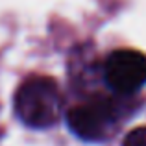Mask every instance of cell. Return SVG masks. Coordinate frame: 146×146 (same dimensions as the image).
<instances>
[{
	"label": "cell",
	"mask_w": 146,
	"mask_h": 146,
	"mask_svg": "<svg viewBox=\"0 0 146 146\" xmlns=\"http://www.w3.org/2000/svg\"><path fill=\"white\" fill-rule=\"evenodd\" d=\"M13 107L17 118L24 126L33 129H48L59 122L63 98L52 78L30 76L15 93Z\"/></svg>",
	"instance_id": "obj_1"
},
{
	"label": "cell",
	"mask_w": 146,
	"mask_h": 146,
	"mask_svg": "<svg viewBox=\"0 0 146 146\" xmlns=\"http://www.w3.org/2000/svg\"><path fill=\"white\" fill-rule=\"evenodd\" d=\"M120 104L109 96H94L67 113V124L76 137L89 143L106 141L120 120Z\"/></svg>",
	"instance_id": "obj_2"
},
{
	"label": "cell",
	"mask_w": 146,
	"mask_h": 146,
	"mask_svg": "<svg viewBox=\"0 0 146 146\" xmlns=\"http://www.w3.org/2000/svg\"><path fill=\"white\" fill-rule=\"evenodd\" d=\"M104 78L120 96L135 94L146 85V56L137 50H115L104 65Z\"/></svg>",
	"instance_id": "obj_3"
},
{
	"label": "cell",
	"mask_w": 146,
	"mask_h": 146,
	"mask_svg": "<svg viewBox=\"0 0 146 146\" xmlns=\"http://www.w3.org/2000/svg\"><path fill=\"white\" fill-rule=\"evenodd\" d=\"M122 146H146V126L131 129L122 141Z\"/></svg>",
	"instance_id": "obj_4"
}]
</instances>
